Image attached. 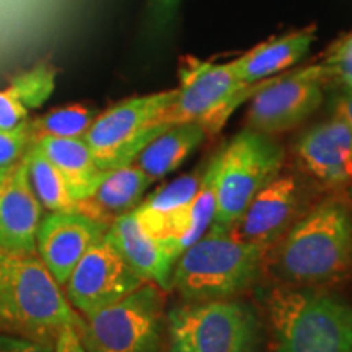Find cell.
<instances>
[{"label": "cell", "mask_w": 352, "mask_h": 352, "mask_svg": "<svg viewBox=\"0 0 352 352\" xmlns=\"http://www.w3.org/2000/svg\"><path fill=\"white\" fill-rule=\"evenodd\" d=\"M80 321L38 252L0 248V333L56 342Z\"/></svg>", "instance_id": "1"}, {"label": "cell", "mask_w": 352, "mask_h": 352, "mask_svg": "<svg viewBox=\"0 0 352 352\" xmlns=\"http://www.w3.org/2000/svg\"><path fill=\"white\" fill-rule=\"evenodd\" d=\"M352 266V214L340 197L316 204L285 233L272 271L289 285H318Z\"/></svg>", "instance_id": "2"}, {"label": "cell", "mask_w": 352, "mask_h": 352, "mask_svg": "<svg viewBox=\"0 0 352 352\" xmlns=\"http://www.w3.org/2000/svg\"><path fill=\"white\" fill-rule=\"evenodd\" d=\"M263 303L274 352H352V303L344 298L284 284Z\"/></svg>", "instance_id": "3"}, {"label": "cell", "mask_w": 352, "mask_h": 352, "mask_svg": "<svg viewBox=\"0 0 352 352\" xmlns=\"http://www.w3.org/2000/svg\"><path fill=\"white\" fill-rule=\"evenodd\" d=\"M266 250L228 233L208 232L176 259L171 289L186 302L233 298L258 279Z\"/></svg>", "instance_id": "4"}, {"label": "cell", "mask_w": 352, "mask_h": 352, "mask_svg": "<svg viewBox=\"0 0 352 352\" xmlns=\"http://www.w3.org/2000/svg\"><path fill=\"white\" fill-rule=\"evenodd\" d=\"M284 148L271 135L246 127L215 153L217 204L209 233H226L250 201L280 173Z\"/></svg>", "instance_id": "5"}, {"label": "cell", "mask_w": 352, "mask_h": 352, "mask_svg": "<svg viewBox=\"0 0 352 352\" xmlns=\"http://www.w3.org/2000/svg\"><path fill=\"white\" fill-rule=\"evenodd\" d=\"M168 352H256L259 320L235 298L186 302L165 316Z\"/></svg>", "instance_id": "6"}, {"label": "cell", "mask_w": 352, "mask_h": 352, "mask_svg": "<svg viewBox=\"0 0 352 352\" xmlns=\"http://www.w3.org/2000/svg\"><path fill=\"white\" fill-rule=\"evenodd\" d=\"M175 90L132 96L113 104L95 118L85 140L96 165L113 170L129 165L153 139L170 129Z\"/></svg>", "instance_id": "7"}, {"label": "cell", "mask_w": 352, "mask_h": 352, "mask_svg": "<svg viewBox=\"0 0 352 352\" xmlns=\"http://www.w3.org/2000/svg\"><path fill=\"white\" fill-rule=\"evenodd\" d=\"M162 289L145 283L134 292L82 316L78 336L88 352L164 351V297Z\"/></svg>", "instance_id": "8"}, {"label": "cell", "mask_w": 352, "mask_h": 352, "mask_svg": "<svg viewBox=\"0 0 352 352\" xmlns=\"http://www.w3.org/2000/svg\"><path fill=\"white\" fill-rule=\"evenodd\" d=\"M266 80L246 85L236 76L233 63L217 64L184 57L179 64V87L170 108L171 126L197 122L208 135L217 134L230 114L252 98Z\"/></svg>", "instance_id": "9"}, {"label": "cell", "mask_w": 352, "mask_h": 352, "mask_svg": "<svg viewBox=\"0 0 352 352\" xmlns=\"http://www.w3.org/2000/svg\"><path fill=\"white\" fill-rule=\"evenodd\" d=\"M327 85L321 63L267 78L252 96L246 124L267 135L294 129L321 107Z\"/></svg>", "instance_id": "10"}, {"label": "cell", "mask_w": 352, "mask_h": 352, "mask_svg": "<svg viewBox=\"0 0 352 352\" xmlns=\"http://www.w3.org/2000/svg\"><path fill=\"white\" fill-rule=\"evenodd\" d=\"M145 284L111 239L101 236L88 248L64 285V294L82 316L113 305Z\"/></svg>", "instance_id": "11"}, {"label": "cell", "mask_w": 352, "mask_h": 352, "mask_svg": "<svg viewBox=\"0 0 352 352\" xmlns=\"http://www.w3.org/2000/svg\"><path fill=\"white\" fill-rule=\"evenodd\" d=\"M108 228V223L88 217L78 210L50 212L41 219L36 235V252L60 287L67 283L70 272L88 248L107 235Z\"/></svg>", "instance_id": "12"}, {"label": "cell", "mask_w": 352, "mask_h": 352, "mask_svg": "<svg viewBox=\"0 0 352 352\" xmlns=\"http://www.w3.org/2000/svg\"><path fill=\"white\" fill-rule=\"evenodd\" d=\"M300 206V184L290 173L277 175L250 201L228 235L270 248L287 230Z\"/></svg>", "instance_id": "13"}, {"label": "cell", "mask_w": 352, "mask_h": 352, "mask_svg": "<svg viewBox=\"0 0 352 352\" xmlns=\"http://www.w3.org/2000/svg\"><path fill=\"white\" fill-rule=\"evenodd\" d=\"M41 219L43 206L21 158L0 175V248L36 252Z\"/></svg>", "instance_id": "14"}, {"label": "cell", "mask_w": 352, "mask_h": 352, "mask_svg": "<svg viewBox=\"0 0 352 352\" xmlns=\"http://www.w3.org/2000/svg\"><path fill=\"white\" fill-rule=\"evenodd\" d=\"M303 168L331 188L352 186V127L333 118L310 127L296 144Z\"/></svg>", "instance_id": "15"}, {"label": "cell", "mask_w": 352, "mask_h": 352, "mask_svg": "<svg viewBox=\"0 0 352 352\" xmlns=\"http://www.w3.org/2000/svg\"><path fill=\"white\" fill-rule=\"evenodd\" d=\"M108 236L127 264L145 283L157 285L162 290H171V276L176 259L157 236L145 230L134 212L114 220L108 228Z\"/></svg>", "instance_id": "16"}, {"label": "cell", "mask_w": 352, "mask_h": 352, "mask_svg": "<svg viewBox=\"0 0 352 352\" xmlns=\"http://www.w3.org/2000/svg\"><path fill=\"white\" fill-rule=\"evenodd\" d=\"M153 183L151 176L134 164L107 170L91 196L77 202L76 210L111 226L118 217L138 208Z\"/></svg>", "instance_id": "17"}, {"label": "cell", "mask_w": 352, "mask_h": 352, "mask_svg": "<svg viewBox=\"0 0 352 352\" xmlns=\"http://www.w3.org/2000/svg\"><path fill=\"white\" fill-rule=\"evenodd\" d=\"M315 41V26L298 30L285 36L258 44L252 51L232 60L239 78L246 85L271 78L276 74L296 65L310 51Z\"/></svg>", "instance_id": "18"}, {"label": "cell", "mask_w": 352, "mask_h": 352, "mask_svg": "<svg viewBox=\"0 0 352 352\" xmlns=\"http://www.w3.org/2000/svg\"><path fill=\"white\" fill-rule=\"evenodd\" d=\"M34 145L63 175L74 201L80 202L91 196L103 178L104 171L96 165L85 140L41 138Z\"/></svg>", "instance_id": "19"}, {"label": "cell", "mask_w": 352, "mask_h": 352, "mask_svg": "<svg viewBox=\"0 0 352 352\" xmlns=\"http://www.w3.org/2000/svg\"><path fill=\"white\" fill-rule=\"evenodd\" d=\"M217 192H215V158L212 157L202 171L201 184L192 201L171 220L168 230L160 241L175 259L184 250L201 240L209 230L215 215Z\"/></svg>", "instance_id": "20"}, {"label": "cell", "mask_w": 352, "mask_h": 352, "mask_svg": "<svg viewBox=\"0 0 352 352\" xmlns=\"http://www.w3.org/2000/svg\"><path fill=\"white\" fill-rule=\"evenodd\" d=\"M208 139V132L197 122L176 124L152 140L132 162L153 182L165 178L182 166Z\"/></svg>", "instance_id": "21"}, {"label": "cell", "mask_w": 352, "mask_h": 352, "mask_svg": "<svg viewBox=\"0 0 352 352\" xmlns=\"http://www.w3.org/2000/svg\"><path fill=\"white\" fill-rule=\"evenodd\" d=\"M56 87V69L38 64L12 78L0 88V129H13L28 120L32 109L50 100Z\"/></svg>", "instance_id": "22"}, {"label": "cell", "mask_w": 352, "mask_h": 352, "mask_svg": "<svg viewBox=\"0 0 352 352\" xmlns=\"http://www.w3.org/2000/svg\"><path fill=\"white\" fill-rule=\"evenodd\" d=\"M202 171L179 176L166 186L157 189L147 199H142L132 212L145 230L158 240L164 239L171 220L186 208L199 189Z\"/></svg>", "instance_id": "23"}, {"label": "cell", "mask_w": 352, "mask_h": 352, "mask_svg": "<svg viewBox=\"0 0 352 352\" xmlns=\"http://www.w3.org/2000/svg\"><path fill=\"white\" fill-rule=\"evenodd\" d=\"M23 158L28 168L30 183L43 209H47L50 212H70L77 209V202L70 196L63 175L36 145L33 144Z\"/></svg>", "instance_id": "24"}, {"label": "cell", "mask_w": 352, "mask_h": 352, "mask_svg": "<svg viewBox=\"0 0 352 352\" xmlns=\"http://www.w3.org/2000/svg\"><path fill=\"white\" fill-rule=\"evenodd\" d=\"M96 116L98 113L94 108L83 104H69L51 109L43 116L30 120L33 140L36 142L41 138L83 139Z\"/></svg>", "instance_id": "25"}, {"label": "cell", "mask_w": 352, "mask_h": 352, "mask_svg": "<svg viewBox=\"0 0 352 352\" xmlns=\"http://www.w3.org/2000/svg\"><path fill=\"white\" fill-rule=\"evenodd\" d=\"M328 85L336 83L344 90H352V33L346 34L324 52L323 60Z\"/></svg>", "instance_id": "26"}, {"label": "cell", "mask_w": 352, "mask_h": 352, "mask_svg": "<svg viewBox=\"0 0 352 352\" xmlns=\"http://www.w3.org/2000/svg\"><path fill=\"white\" fill-rule=\"evenodd\" d=\"M34 144L30 120L13 129H0V171H6L20 162Z\"/></svg>", "instance_id": "27"}, {"label": "cell", "mask_w": 352, "mask_h": 352, "mask_svg": "<svg viewBox=\"0 0 352 352\" xmlns=\"http://www.w3.org/2000/svg\"><path fill=\"white\" fill-rule=\"evenodd\" d=\"M0 352H54V342H44L19 336V334L0 333Z\"/></svg>", "instance_id": "28"}, {"label": "cell", "mask_w": 352, "mask_h": 352, "mask_svg": "<svg viewBox=\"0 0 352 352\" xmlns=\"http://www.w3.org/2000/svg\"><path fill=\"white\" fill-rule=\"evenodd\" d=\"M54 352H88L78 336L76 327H65L59 331L54 342Z\"/></svg>", "instance_id": "29"}, {"label": "cell", "mask_w": 352, "mask_h": 352, "mask_svg": "<svg viewBox=\"0 0 352 352\" xmlns=\"http://www.w3.org/2000/svg\"><path fill=\"white\" fill-rule=\"evenodd\" d=\"M179 0H151V16L158 26L168 23L175 15Z\"/></svg>", "instance_id": "30"}, {"label": "cell", "mask_w": 352, "mask_h": 352, "mask_svg": "<svg viewBox=\"0 0 352 352\" xmlns=\"http://www.w3.org/2000/svg\"><path fill=\"white\" fill-rule=\"evenodd\" d=\"M334 118L352 127V90H344L334 101Z\"/></svg>", "instance_id": "31"}, {"label": "cell", "mask_w": 352, "mask_h": 352, "mask_svg": "<svg viewBox=\"0 0 352 352\" xmlns=\"http://www.w3.org/2000/svg\"><path fill=\"white\" fill-rule=\"evenodd\" d=\"M0 175H2V171H0Z\"/></svg>", "instance_id": "32"}, {"label": "cell", "mask_w": 352, "mask_h": 352, "mask_svg": "<svg viewBox=\"0 0 352 352\" xmlns=\"http://www.w3.org/2000/svg\"><path fill=\"white\" fill-rule=\"evenodd\" d=\"M351 196H352V191H351Z\"/></svg>", "instance_id": "33"}]
</instances>
